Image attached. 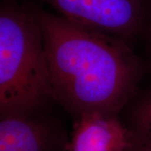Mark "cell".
Returning <instances> with one entry per match:
<instances>
[{"label":"cell","instance_id":"1","mask_svg":"<svg viewBox=\"0 0 151 151\" xmlns=\"http://www.w3.org/2000/svg\"><path fill=\"white\" fill-rule=\"evenodd\" d=\"M40 25L55 102L76 117L119 114L134 96L143 66L129 44L34 9Z\"/></svg>","mask_w":151,"mask_h":151},{"label":"cell","instance_id":"2","mask_svg":"<svg viewBox=\"0 0 151 151\" xmlns=\"http://www.w3.org/2000/svg\"><path fill=\"white\" fill-rule=\"evenodd\" d=\"M43 35L33 10L0 12V114L36 113L53 102Z\"/></svg>","mask_w":151,"mask_h":151},{"label":"cell","instance_id":"3","mask_svg":"<svg viewBox=\"0 0 151 151\" xmlns=\"http://www.w3.org/2000/svg\"><path fill=\"white\" fill-rule=\"evenodd\" d=\"M59 15L128 44L151 28V0H43Z\"/></svg>","mask_w":151,"mask_h":151},{"label":"cell","instance_id":"4","mask_svg":"<svg viewBox=\"0 0 151 151\" xmlns=\"http://www.w3.org/2000/svg\"><path fill=\"white\" fill-rule=\"evenodd\" d=\"M0 118V151H67L70 139L65 129L43 111Z\"/></svg>","mask_w":151,"mask_h":151},{"label":"cell","instance_id":"5","mask_svg":"<svg viewBox=\"0 0 151 151\" xmlns=\"http://www.w3.org/2000/svg\"><path fill=\"white\" fill-rule=\"evenodd\" d=\"M133 139L119 114L85 113L76 119L67 151H127Z\"/></svg>","mask_w":151,"mask_h":151},{"label":"cell","instance_id":"6","mask_svg":"<svg viewBox=\"0 0 151 151\" xmlns=\"http://www.w3.org/2000/svg\"><path fill=\"white\" fill-rule=\"evenodd\" d=\"M126 123L135 134L151 139V89L135 101Z\"/></svg>","mask_w":151,"mask_h":151},{"label":"cell","instance_id":"7","mask_svg":"<svg viewBox=\"0 0 151 151\" xmlns=\"http://www.w3.org/2000/svg\"><path fill=\"white\" fill-rule=\"evenodd\" d=\"M127 151H151V139L134 132V139Z\"/></svg>","mask_w":151,"mask_h":151},{"label":"cell","instance_id":"8","mask_svg":"<svg viewBox=\"0 0 151 151\" xmlns=\"http://www.w3.org/2000/svg\"><path fill=\"white\" fill-rule=\"evenodd\" d=\"M150 59H151V28L150 29Z\"/></svg>","mask_w":151,"mask_h":151}]
</instances>
